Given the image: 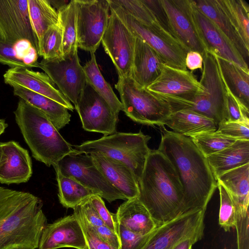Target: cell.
I'll return each instance as SVG.
<instances>
[{"mask_svg":"<svg viewBox=\"0 0 249 249\" xmlns=\"http://www.w3.org/2000/svg\"><path fill=\"white\" fill-rule=\"evenodd\" d=\"M217 185L220 195L218 223L225 231H229L232 228L235 227L237 222L236 207L226 188L218 182H217Z\"/></svg>","mask_w":249,"mask_h":249,"instance_id":"cell-39","label":"cell"},{"mask_svg":"<svg viewBox=\"0 0 249 249\" xmlns=\"http://www.w3.org/2000/svg\"><path fill=\"white\" fill-rule=\"evenodd\" d=\"M52 6L57 11L62 7L69 3L68 0H49Z\"/></svg>","mask_w":249,"mask_h":249,"instance_id":"cell-51","label":"cell"},{"mask_svg":"<svg viewBox=\"0 0 249 249\" xmlns=\"http://www.w3.org/2000/svg\"><path fill=\"white\" fill-rule=\"evenodd\" d=\"M125 115L134 122L161 126L172 111L169 105L138 85L130 76L118 78L115 85Z\"/></svg>","mask_w":249,"mask_h":249,"instance_id":"cell-7","label":"cell"},{"mask_svg":"<svg viewBox=\"0 0 249 249\" xmlns=\"http://www.w3.org/2000/svg\"><path fill=\"white\" fill-rule=\"evenodd\" d=\"M74 107L85 130L104 136L116 132L118 115L87 82Z\"/></svg>","mask_w":249,"mask_h":249,"instance_id":"cell-12","label":"cell"},{"mask_svg":"<svg viewBox=\"0 0 249 249\" xmlns=\"http://www.w3.org/2000/svg\"><path fill=\"white\" fill-rule=\"evenodd\" d=\"M193 20L206 51L249 71L248 64L218 28L190 0Z\"/></svg>","mask_w":249,"mask_h":249,"instance_id":"cell-18","label":"cell"},{"mask_svg":"<svg viewBox=\"0 0 249 249\" xmlns=\"http://www.w3.org/2000/svg\"><path fill=\"white\" fill-rule=\"evenodd\" d=\"M38 54L31 44L21 41L15 44L0 41V63L12 68H38Z\"/></svg>","mask_w":249,"mask_h":249,"instance_id":"cell-32","label":"cell"},{"mask_svg":"<svg viewBox=\"0 0 249 249\" xmlns=\"http://www.w3.org/2000/svg\"><path fill=\"white\" fill-rule=\"evenodd\" d=\"M163 127L158 149L172 163L181 182L183 191L181 214L194 210H206L217 187L207 158L190 137Z\"/></svg>","mask_w":249,"mask_h":249,"instance_id":"cell-1","label":"cell"},{"mask_svg":"<svg viewBox=\"0 0 249 249\" xmlns=\"http://www.w3.org/2000/svg\"><path fill=\"white\" fill-rule=\"evenodd\" d=\"M152 232L146 235H141L134 233L117 224V233L121 242L120 249H141Z\"/></svg>","mask_w":249,"mask_h":249,"instance_id":"cell-43","label":"cell"},{"mask_svg":"<svg viewBox=\"0 0 249 249\" xmlns=\"http://www.w3.org/2000/svg\"><path fill=\"white\" fill-rule=\"evenodd\" d=\"M63 30V56L78 50L77 43V7L76 0L57 10Z\"/></svg>","mask_w":249,"mask_h":249,"instance_id":"cell-36","label":"cell"},{"mask_svg":"<svg viewBox=\"0 0 249 249\" xmlns=\"http://www.w3.org/2000/svg\"><path fill=\"white\" fill-rule=\"evenodd\" d=\"M226 87L246 108L249 107V71L226 59L217 57Z\"/></svg>","mask_w":249,"mask_h":249,"instance_id":"cell-30","label":"cell"},{"mask_svg":"<svg viewBox=\"0 0 249 249\" xmlns=\"http://www.w3.org/2000/svg\"><path fill=\"white\" fill-rule=\"evenodd\" d=\"M190 138L206 158L222 150L236 141L216 131L200 134Z\"/></svg>","mask_w":249,"mask_h":249,"instance_id":"cell-38","label":"cell"},{"mask_svg":"<svg viewBox=\"0 0 249 249\" xmlns=\"http://www.w3.org/2000/svg\"><path fill=\"white\" fill-rule=\"evenodd\" d=\"M99 237L108 245L120 249L121 242L117 232L103 225L95 228Z\"/></svg>","mask_w":249,"mask_h":249,"instance_id":"cell-48","label":"cell"},{"mask_svg":"<svg viewBox=\"0 0 249 249\" xmlns=\"http://www.w3.org/2000/svg\"><path fill=\"white\" fill-rule=\"evenodd\" d=\"M172 36L187 51H206L193 20L190 0H160Z\"/></svg>","mask_w":249,"mask_h":249,"instance_id":"cell-16","label":"cell"},{"mask_svg":"<svg viewBox=\"0 0 249 249\" xmlns=\"http://www.w3.org/2000/svg\"><path fill=\"white\" fill-rule=\"evenodd\" d=\"M38 68L44 71L69 100L75 105L87 83L77 51L63 57L42 59Z\"/></svg>","mask_w":249,"mask_h":249,"instance_id":"cell-13","label":"cell"},{"mask_svg":"<svg viewBox=\"0 0 249 249\" xmlns=\"http://www.w3.org/2000/svg\"><path fill=\"white\" fill-rule=\"evenodd\" d=\"M89 60L83 66L87 82L107 103L111 109L119 115L123 107L110 85L106 81L97 65L95 53H90Z\"/></svg>","mask_w":249,"mask_h":249,"instance_id":"cell-34","label":"cell"},{"mask_svg":"<svg viewBox=\"0 0 249 249\" xmlns=\"http://www.w3.org/2000/svg\"><path fill=\"white\" fill-rule=\"evenodd\" d=\"M226 88L227 114L226 121L240 122L249 124V109L244 107L226 87Z\"/></svg>","mask_w":249,"mask_h":249,"instance_id":"cell-42","label":"cell"},{"mask_svg":"<svg viewBox=\"0 0 249 249\" xmlns=\"http://www.w3.org/2000/svg\"><path fill=\"white\" fill-rule=\"evenodd\" d=\"M163 64L153 48L142 39L135 37L130 77L138 85L146 89L159 76Z\"/></svg>","mask_w":249,"mask_h":249,"instance_id":"cell-23","label":"cell"},{"mask_svg":"<svg viewBox=\"0 0 249 249\" xmlns=\"http://www.w3.org/2000/svg\"><path fill=\"white\" fill-rule=\"evenodd\" d=\"M152 13L158 23L171 36L168 19L160 0H142Z\"/></svg>","mask_w":249,"mask_h":249,"instance_id":"cell-46","label":"cell"},{"mask_svg":"<svg viewBox=\"0 0 249 249\" xmlns=\"http://www.w3.org/2000/svg\"><path fill=\"white\" fill-rule=\"evenodd\" d=\"M15 120L33 157L48 167L76 151L47 116L22 99L14 111Z\"/></svg>","mask_w":249,"mask_h":249,"instance_id":"cell-4","label":"cell"},{"mask_svg":"<svg viewBox=\"0 0 249 249\" xmlns=\"http://www.w3.org/2000/svg\"><path fill=\"white\" fill-rule=\"evenodd\" d=\"M86 246L82 227L73 213L47 224L43 230L37 249H84Z\"/></svg>","mask_w":249,"mask_h":249,"instance_id":"cell-19","label":"cell"},{"mask_svg":"<svg viewBox=\"0 0 249 249\" xmlns=\"http://www.w3.org/2000/svg\"><path fill=\"white\" fill-rule=\"evenodd\" d=\"M200 83L205 91L187 101L168 99L164 101L172 112L189 110L213 120L217 125L226 121L227 90L218 67L216 56L206 51Z\"/></svg>","mask_w":249,"mask_h":249,"instance_id":"cell-5","label":"cell"},{"mask_svg":"<svg viewBox=\"0 0 249 249\" xmlns=\"http://www.w3.org/2000/svg\"><path fill=\"white\" fill-rule=\"evenodd\" d=\"M78 48L95 53L109 18L108 0H76Z\"/></svg>","mask_w":249,"mask_h":249,"instance_id":"cell-9","label":"cell"},{"mask_svg":"<svg viewBox=\"0 0 249 249\" xmlns=\"http://www.w3.org/2000/svg\"><path fill=\"white\" fill-rule=\"evenodd\" d=\"M113 11L135 37L144 40L169 66L187 70L185 65L187 51L160 25H144L124 11L115 0H108Z\"/></svg>","mask_w":249,"mask_h":249,"instance_id":"cell-8","label":"cell"},{"mask_svg":"<svg viewBox=\"0 0 249 249\" xmlns=\"http://www.w3.org/2000/svg\"><path fill=\"white\" fill-rule=\"evenodd\" d=\"M0 143L2 158L0 163V182L10 184L27 182L33 174L28 151L14 141Z\"/></svg>","mask_w":249,"mask_h":249,"instance_id":"cell-21","label":"cell"},{"mask_svg":"<svg viewBox=\"0 0 249 249\" xmlns=\"http://www.w3.org/2000/svg\"><path fill=\"white\" fill-rule=\"evenodd\" d=\"M4 82L15 84L47 97L73 111L71 102L55 86L50 78L43 72L28 68L16 67L8 69L3 75Z\"/></svg>","mask_w":249,"mask_h":249,"instance_id":"cell-20","label":"cell"},{"mask_svg":"<svg viewBox=\"0 0 249 249\" xmlns=\"http://www.w3.org/2000/svg\"><path fill=\"white\" fill-rule=\"evenodd\" d=\"M206 210L189 211L158 227L141 249H172L190 237L202 238Z\"/></svg>","mask_w":249,"mask_h":249,"instance_id":"cell-11","label":"cell"},{"mask_svg":"<svg viewBox=\"0 0 249 249\" xmlns=\"http://www.w3.org/2000/svg\"><path fill=\"white\" fill-rule=\"evenodd\" d=\"M200 239L197 237L186 238L177 244L172 249H192L193 245Z\"/></svg>","mask_w":249,"mask_h":249,"instance_id":"cell-50","label":"cell"},{"mask_svg":"<svg viewBox=\"0 0 249 249\" xmlns=\"http://www.w3.org/2000/svg\"><path fill=\"white\" fill-rule=\"evenodd\" d=\"M146 89L162 100L187 101L205 91L192 71L163 64L159 76Z\"/></svg>","mask_w":249,"mask_h":249,"instance_id":"cell-17","label":"cell"},{"mask_svg":"<svg viewBox=\"0 0 249 249\" xmlns=\"http://www.w3.org/2000/svg\"><path fill=\"white\" fill-rule=\"evenodd\" d=\"M216 181L230 194L236 207L238 216L249 213V163L225 173L217 178Z\"/></svg>","mask_w":249,"mask_h":249,"instance_id":"cell-27","label":"cell"},{"mask_svg":"<svg viewBox=\"0 0 249 249\" xmlns=\"http://www.w3.org/2000/svg\"><path fill=\"white\" fill-rule=\"evenodd\" d=\"M216 131L236 140H249V124L225 121L218 125Z\"/></svg>","mask_w":249,"mask_h":249,"instance_id":"cell-44","label":"cell"},{"mask_svg":"<svg viewBox=\"0 0 249 249\" xmlns=\"http://www.w3.org/2000/svg\"><path fill=\"white\" fill-rule=\"evenodd\" d=\"M90 155L106 178L127 200L138 197L139 182L129 166L100 154L92 153Z\"/></svg>","mask_w":249,"mask_h":249,"instance_id":"cell-22","label":"cell"},{"mask_svg":"<svg viewBox=\"0 0 249 249\" xmlns=\"http://www.w3.org/2000/svg\"><path fill=\"white\" fill-rule=\"evenodd\" d=\"M31 24L38 43V51L46 31L59 21L57 11L49 0H27Z\"/></svg>","mask_w":249,"mask_h":249,"instance_id":"cell-33","label":"cell"},{"mask_svg":"<svg viewBox=\"0 0 249 249\" xmlns=\"http://www.w3.org/2000/svg\"><path fill=\"white\" fill-rule=\"evenodd\" d=\"M42 200L0 186V249H37L47 224Z\"/></svg>","mask_w":249,"mask_h":249,"instance_id":"cell-2","label":"cell"},{"mask_svg":"<svg viewBox=\"0 0 249 249\" xmlns=\"http://www.w3.org/2000/svg\"><path fill=\"white\" fill-rule=\"evenodd\" d=\"M164 125L174 132L189 137L216 131L218 127L213 120L189 110L172 112L162 122L161 126Z\"/></svg>","mask_w":249,"mask_h":249,"instance_id":"cell-25","label":"cell"},{"mask_svg":"<svg viewBox=\"0 0 249 249\" xmlns=\"http://www.w3.org/2000/svg\"><path fill=\"white\" fill-rule=\"evenodd\" d=\"M114 217L117 224L141 235L149 234L158 227L138 197L125 200L118 207Z\"/></svg>","mask_w":249,"mask_h":249,"instance_id":"cell-24","label":"cell"},{"mask_svg":"<svg viewBox=\"0 0 249 249\" xmlns=\"http://www.w3.org/2000/svg\"><path fill=\"white\" fill-rule=\"evenodd\" d=\"M193 2L196 8L218 28L248 63L249 48L246 47L239 34L216 0H196Z\"/></svg>","mask_w":249,"mask_h":249,"instance_id":"cell-28","label":"cell"},{"mask_svg":"<svg viewBox=\"0 0 249 249\" xmlns=\"http://www.w3.org/2000/svg\"><path fill=\"white\" fill-rule=\"evenodd\" d=\"M38 55L45 60L63 57V30L59 18L58 22L50 27L44 34Z\"/></svg>","mask_w":249,"mask_h":249,"instance_id":"cell-37","label":"cell"},{"mask_svg":"<svg viewBox=\"0 0 249 249\" xmlns=\"http://www.w3.org/2000/svg\"><path fill=\"white\" fill-rule=\"evenodd\" d=\"M139 185L138 198L158 227L181 214V182L172 163L159 149L151 150Z\"/></svg>","mask_w":249,"mask_h":249,"instance_id":"cell-3","label":"cell"},{"mask_svg":"<svg viewBox=\"0 0 249 249\" xmlns=\"http://www.w3.org/2000/svg\"><path fill=\"white\" fill-rule=\"evenodd\" d=\"M203 59L202 55L197 52L190 51L187 53L185 58V65L187 69L192 71L203 68Z\"/></svg>","mask_w":249,"mask_h":249,"instance_id":"cell-49","label":"cell"},{"mask_svg":"<svg viewBox=\"0 0 249 249\" xmlns=\"http://www.w3.org/2000/svg\"><path fill=\"white\" fill-rule=\"evenodd\" d=\"M73 210V213L79 220L84 233L86 242L84 249H117L108 245L101 239L95 227L87 221L77 206Z\"/></svg>","mask_w":249,"mask_h":249,"instance_id":"cell-41","label":"cell"},{"mask_svg":"<svg viewBox=\"0 0 249 249\" xmlns=\"http://www.w3.org/2000/svg\"><path fill=\"white\" fill-rule=\"evenodd\" d=\"M8 126V124L5 123L3 119H0V135L4 132L5 128Z\"/></svg>","mask_w":249,"mask_h":249,"instance_id":"cell-52","label":"cell"},{"mask_svg":"<svg viewBox=\"0 0 249 249\" xmlns=\"http://www.w3.org/2000/svg\"><path fill=\"white\" fill-rule=\"evenodd\" d=\"M53 166L57 182L59 200L63 207L73 209L90 196L99 195L96 191L84 186L73 178L63 175L56 164Z\"/></svg>","mask_w":249,"mask_h":249,"instance_id":"cell-31","label":"cell"},{"mask_svg":"<svg viewBox=\"0 0 249 249\" xmlns=\"http://www.w3.org/2000/svg\"><path fill=\"white\" fill-rule=\"evenodd\" d=\"M207 159L216 180L225 173L249 163V140H236Z\"/></svg>","mask_w":249,"mask_h":249,"instance_id":"cell-29","label":"cell"},{"mask_svg":"<svg viewBox=\"0 0 249 249\" xmlns=\"http://www.w3.org/2000/svg\"><path fill=\"white\" fill-rule=\"evenodd\" d=\"M150 139V136L141 131L138 133L116 131L98 140L74 145L73 148L79 153L100 154L124 163L132 170L139 182L151 151L148 146Z\"/></svg>","mask_w":249,"mask_h":249,"instance_id":"cell-6","label":"cell"},{"mask_svg":"<svg viewBox=\"0 0 249 249\" xmlns=\"http://www.w3.org/2000/svg\"></svg>","mask_w":249,"mask_h":249,"instance_id":"cell-54","label":"cell"},{"mask_svg":"<svg viewBox=\"0 0 249 249\" xmlns=\"http://www.w3.org/2000/svg\"><path fill=\"white\" fill-rule=\"evenodd\" d=\"M2 158V147L1 145V143L0 142V163L1 161Z\"/></svg>","mask_w":249,"mask_h":249,"instance_id":"cell-53","label":"cell"},{"mask_svg":"<svg viewBox=\"0 0 249 249\" xmlns=\"http://www.w3.org/2000/svg\"><path fill=\"white\" fill-rule=\"evenodd\" d=\"M115 1L124 11L141 23L149 26L160 25L152 13L142 0H115Z\"/></svg>","mask_w":249,"mask_h":249,"instance_id":"cell-40","label":"cell"},{"mask_svg":"<svg viewBox=\"0 0 249 249\" xmlns=\"http://www.w3.org/2000/svg\"><path fill=\"white\" fill-rule=\"evenodd\" d=\"M15 95L43 113L59 131L69 124L71 115L68 109L57 102L19 85L12 84Z\"/></svg>","mask_w":249,"mask_h":249,"instance_id":"cell-26","label":"cell"},{"mask_svg":"<svg viewBox=\"0 0 249 249\" xmlns=\"http://www.w3.org/2000/svg\"><path fill=\"white\" fill-rule=\"evenodd\" d=\"M110 11L101 43L116 68L118 78L130 76L135 37L115 13Z\"/></svg>","mask_w":249,"mask_h":249,"instance_id":"cell-14","label":"cell"},{"mask_svg":"<svg viewBox=\"0 0 249 249\" xmlns=\"http://www.w3.org/2000/svg\"><path fill=\"white\" fill-rule=\"evenodd\" d=\"M29 42L38 52V43L33 31L27 0H0V41L15 44Z\"/></svg>","mask_w":249,"mask_h":249,"instance_id":"cell-15","label":"cell"},{"mask_svg":"<svg viewBox=\"0 0 249 249\" xmlns=\"http://www.w3.org/2000/svg\"><path fill=\"white\" fill-rule=\"evenodd\" d=\"M56 165L63 175L73 178L109 203L127 200L106 178L89 154L76 151L63 157Z\"/></svg>","mask_w":249,"mask_h":249,"instance_id":"cell-10","label":"cell"},{"mask_svg":"<svg viewBox=\"0 0 249 249\" xmlns=\"http://www.w3.org/2000/svg\"><path fill=\"white\" fill-rule=\"evenodd\" d=\"M87 221L94 227L104 225L89 197L77 206Z\"/></svg>","mask_w":249,"mask_h":249,"instance_id":"cell-47","label":"cell"},{"mask_svg":"<svg viewBox=\"0 0 249 249\" xmlns=\"http://www.w3.org/2000/svg\"><path fill=\"white\" fill-rule=\"evenodd\" d=\"M249 48V6L243 0H216Z\"/></svg>","mask_w":249,"mask_h":249,"instance_id":"cell-35","label":"cell"},{"mask_svg":"<svg viewBox=\"0 0 249 249\" xmlns=\"http://www.w3.org/2000/svg\"><path fill=\"white\" fill-rule=\"evenodd\" d=\"M89 199L104 224L117 232V223L114 217V213L109 212L102 197L98 195H94L90 196Z\"/></svg>","mask_w":249,"mask_h":249,"instance_id":"cell-45","label":"cell"}]
</instances>
